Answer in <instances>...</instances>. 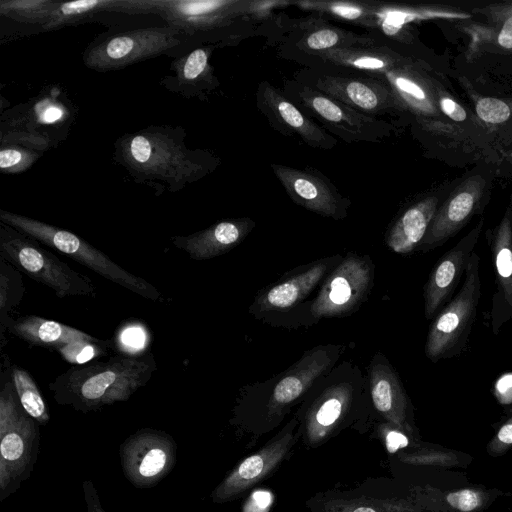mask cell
I'll return each instance as SVG.
<instances>
[{"instance_id": "6da1fadb", "label": "cell", "mask_w": 512, "mask_h": 512, "mask_svg": "<svg viewBox=\"0 0 512 512\" xmlns=\"http://www.w3.org/2000/svg\"><path fill=\"white\" fill-rule=\"evenodd\" d=\"M182 127L149 126L125 133L114 143V160L137 184L157 195L179 192L209 173L220 163L207 150H190Z\"/></svg>"}, {"instance_id": "7a4b0ae2", "label": "cell", "mask_w": 512, "mask_h": 512, "mask_svg": "<svg viewBox=\"0 0 512 512\" xmlns=\"http://www.w3.org/2000/svg\"><path fill=\"white\" fill-rule=\"evenodd\" d=\"M157 369L153 354L116 355L105 362L75 365L49 384L54 400L88 413L127 401Z\"/></svg>"}, {"instance_id": "3957f363", "label": "cell", "mask_w": 512, "mask_h": 512, "mask_svg": "<svg viewBox=\"0 0 512 512\" xmlns=\"http://www.w3.org/2000/svg\"><path fill=\"white\" fill-rule=\"evenodd\" d=\"M367 384L351 362H342L321 376L296 411L304 445L317 448L348 425L364 407Z\"/></svg>"}, {"instance_id": "277c9868", "label": "cell", "mask_w": 512, "mask_h": 512, "mask_svg": "<svg viewBox=\"0 0 512 512\" xmlns=\"http://www.w3.org/2000/svg\"><path fill=\"white\" fill-rule=\"evenodd\" d=\"M343 349L329 344L305 351L276 380L268 381V391L260 393V400L252 408L233 414L231 420L241 418L230 423L251 434L255 443L257 438L277 428L292 407L302 402L314 383L336 365Z\"/></svg>"}, {"instance_id": "5b68a950", "label": "cell", "mask_w": 512, "mask_h": 512, "mask_svg": "<svg viewBox=\"0 0 512 512\" xmlns=\"http://www.w3.org/2000/svg\"><path fill=\"white\" fill-rule=\"evenodd\" d=\"M39 451V424L21 406L9 367L0 391V502L31 477Z\"/></svg>"}, {"instance_id": "8992f818", "label": "cell", "mask_w": 512, "mask_h": 512, "mask_svg": "<svg viewBox=\"0 0 512 512\" xmlns=\"http://www.w3.org/2000/svg\"><path fill=\"white\" fill-rule=\"evenodd\" d=\"M0 220L147 300L161 303L165 301L162 293L151 283L126 271L104 252L68 230L2 209Z\"/></svg>"}, {"instance_id": "52a82bcc", "label": "cell", "mask_w": 512, "mask_h": 512, "mask_svg": "<svg viewBox=\"0 0 512 512\" xmlns=\"http://www.w3.org/2000/svg\"><path fill=\"white\" fill-rule=\"evenodd\" d=\"M0 258L51 288L59 298L96 295V287L89 277L41 247L37 240L3 222L0 224Z\"/></svg>"}, {"instance_id": "ba28073f", "label": "cell", "mask_w": 512, "mask_h": 512, "mask_svg": "<svg viewBox=\"0 0 512 512\" xmlns=\"http://www.w3.org/2000/svg\"><path fill=\"white\" fill-rule=\"evenodd\" d=\"M283 93L346 143L380 142L393 129L387 121L360 113L299 80L288 81Z\"/></svg>"}, {"instance_id": "9c48e42d", "label": "cell", "mask_w": 512, "mask_h": 512, "mask_svg": "<svg viewBox=\"0 0 512 512\" xmlns=\"http://www.w3.org/2000/svg\"><path fill=\"white\" fill-rule=\"evenodd\" d=\"M182 35L169 25L113 34L87 47L83 61L98 72L122 69L174 49L180 45Z\"/></svg>"}, {"instance_id": "30bf717a", "label": "cell", "mask_w": 512, "mask_h": 512, "mask_svg": "<svg viewBox=\"0 0 512 512\" xmlns=\"http://www.w3.org/2000/svg\"><path fill=\"white\" fill-rule=\"evenodd\" d=\"M300 438L296 413L260 449L239 461L210 494L214 504L234 501L273 475L290 457Z\"/></svg>"}, {"instance_id": "8fae6325", "label": "cell", "mask_w": 512, "mask_h": 512, "mask_svg": "<svg viewBox=\"0 0 512 512\" xmlns=\"http://www.w3.org/2000/svg\"><path fill=\"white\" fill-rule=\"evenodd\" d=\"M374 279V265L369 256L349 253L325 277L309 314L321 318L344 317L355 312L366 300Z\"/></svg>"}, {"instance_id": "7c38bea8", "label": "cell", "mask_w": 512, "mask_h": 512, "mask_svg": "<svg viewBox=\"0 0 512 512\" xmlns=\"http://www.w3.org/2000/svg\"><path fill=\"white\" fill-rule=\"evenodd\" d=\"M177 450V443L169 433L141 428L119 446L122 472L135 488H152L175 467Z\"/></svg>"}, {"instance_id": "4fadbf2b", "label": "cell", "mask_w": 512, "mask_h": 512, "mask_svg": "<svg viewBox=\"0 0 512 512\" xmlns=\"http://www.w3.org/2000/svg\"><path fill=\"white\" fill-rule=\"evenodd\" d=\"M479 263L478 255L472 252L466 265L461 289L429 328L425 354L432 361L444 357L464 336L473 322L481 296Z\"/></svg>"}, {"instance_id": "5bb4252c", "label": "cell", "mask_w": 512, "mask_h": 512, "mask_svg": "<svg viewBox=\"0 0 512 512\" xmlns=\"http://www.w3.org/2000/svg\"><path fill=\"white\" fill-rule=\"evenodd\" d=\"M271 169L288 196L297 205L334 220L347 217L350 200L319 171L280 164H271Z\"/></svg>"}, {"instance_id": "9a60e30c", "label": "cell", "mask_w": 512, "mask_h": 512, "mask_svg": "<svg viewBox=\"0 0 512 512\" xmlns=\"http://www.w3.org/2000/svg\"><path fill=\"white\" fill-rule=\"evenodd\" d=\"M307 85L373 117L404 109L390 86L380 78L317 74Z\"/></svg>"}, {"instance_id": "2e32d148", "label": "cell", "mask_w": 512, "mask_h": 512, "mask_svg": "<svg viewBox=\"0 0 512 512\" xmlns=\"http://www.w3.org/2000/svg\"><path fill=\"white\" fill-rule=\"evenodd\" d=\"M256 102L260 112L281 133L296 135L305 144L317 149L329 150L336 146L335 137L267 81L259 84Z\"/></svg>"}, {"instance_id": "e0dca14e", "label": "cell", "mask_w": 512, "mask_h": 512, "mask_svg": "<svg viewBox=\"0 0 512 512\" xmlns=\"http://www.w3.org/2000/svg\"><path fill=\"white\" fill-rule=\"evenodd\" d=\"M245 2L235 0H156L155 14L182 34L209 31L243 13Z\"/></svg>"}, {"instance_id": "ac0fdd59", "label": "cell", "mask_w": 512, "mask_h": 512, "mask_svg": "<svg viewBox=\"0 0 512 512\" xmlns=\"http://www.w3.org/2000/svg\"><path fill=\"white\" fill-rule=\"evenodd\" d=\"M341 260V256L321 259L267 288L255 298L250 313L260 318L291 310L304 300L325 279L331 267H335Z\"/></svg>"}, {"instance_id": "d6986e66", "label": "cell", "mask_w": 512, "mask_h": 512, "mask_svg": "<svg viewBox=\"0 0 512 512\" xmlns=\"http://www.w3.org/2000/svg\"><path fill=\"white\" fill-rule=\"evenodd\" d=\"M368 389L372 405L382 419L404 432L410 431L408 397L397 373L382 353L375 354L370 362Z\"/></svg>"}, {"instance_id": "ffe728a7", "label": "cell", "mask_w": 512, "mask_h": 512, "mask_svg": "<svg viewBox=\"0 0 512 512\" xmlns=\"http://www.w3.org/2000/svg\"><path fill=\"white\" fill-rule=\"evenodd\" d=\"M485 186L481 177L467 179L437 210L426 235L423 250L435 247L458 232L474 212Z\"/></svg>"}, {"instance_id": "44dd1931", "label": "cell", "mask_w": 512, "mask_h": 512, "mask_svg": "<svg viewBox=\"0 0 512 512\" xmlns=\"http://www.w3.org/2000/svg\"><path fill=\"white\" fill-rule=\"evenodd\" d=\"M481 224L451 248L431 271L424 289L426 318L434 316L453 291L479 238Z\"/></svg>"}, {"instance_id": "7402d4cb", "label": "cell", "mask_w": 512, "mask_h": 512, "mask_svg": "<svg viewBox=\"0 0 512 512\" xmlns=\"http://www.w3.org/2000/svg\"><path fill=\"white\" fill-rule=\"evenodd\" d=\"M254 226L250 218L226 219L187 236H172L170 240L191 259L208 260L236 247Z\"/></svg>"}, {"instance_id": "603a6c76", "label": "cell", "mask_w": 512, "mask_h": 512, "mask_svg": "<svg viewBox=\"0 0 512 512\" xmlns=\"http://www.w3.org/2000/svg\"><path fill=\"white\" fill-rule=\"evenodd\" d=\"M305 505L311 512H417L407 499L336 490L316 493Z\"/></svg>"}, {"instance_id": "cb8c5ba5", "label": "cell", "mask_w": 512, "mask_h": 512, "mask_svg": "<svg viewBox=\"0 0 512 512\" xmlns=\"http://www.w3.org/2000/svg\"><path fill=\"white\" fill-rule=\"evenodd\" d=\"M212 50L213 46L198 47L175 60V76L166 77L162 84L184 97L205 96L219 85L209 62Z\"/></svg>"}, {"instance_id": "d4e9b609", "label": "cell", "mask_w": 512, "mask_h": 512, "mask_svg": "<svg viewBox=\"0 0 512 512\" xmlns=\"http://www.w3.org/2000/svg\"><path fill=\"white\" fill-rule=\"evenodd\" d=\"M438 199L426 197L406 209L386 234V245L398 254L411 253L423 240L437 212Z\"/></svg>"}, {"instance_id": "484cf974", "label": "cell", "mask_w": 512, "mask_h": 512, "mask_svg": "<svg viewBox=\"0 0 512 512\" xmlns=\"http://www.w3.org/2000/svg\"><path fill=\"white\" fill-rule=\"evenodd\" d=\"M324 62L363 71L376 77L393 69L408 67L405 59L384 47L354 46L314 54Z\"/></svg>"}, {"instance_id": "4316f807", "label": "cell", "mask_w": 512, "mask_h": 512, "mask_svg": "<svg viewBox=\"0 0 512 512\" xmlns=\"http://www.w3.org/2000/svg\"><path fill=\"white\" fill-rule=\"evenodd\" d=\"M123 12L129 14L152 13L151 0H79L71 2L57 1L50 21L43 28L57 29L83 21L99 12Z\"/></svg>"}, {"instance_id": "83f0119b", "label": "cell", "mask_w": 512, "mask_h": 512, "mask_svg": "<svg viewBox=\"0 0 512 512\" xmlns=\"http://www.w3.org/2000/svg\"><path fill=\"white\" fill-rule=\"evenodd\" d=\"M7 330L32 345L55 349L74 341L94 338L74 327L35 315L13 319Z\"/></svg>"}, {"instance_id": "f1b7e54d", "label": "cell", "mask_w": 512, "mask_h": 512, "mask_svg": "<svg viewBox=\"0 0 512 512\" xmlns=\"http://www.w3.org/2000/svg\"><path fill=\"white\" fill-rule=\"evenodd\" d=\"M49 146L43 134L25 130L1 133L0 170L3 174H18L29 169Z\"/></svg>"}, {"instance_id": "f546056e", "label": "cell", "mask_w": 512, "mask_h": 512, "mask_svg": "<svg viewBox=\"0 0 512 512\" xmlns=\"http://www.w3.org/2000/svg\"><path fill=\"white\" fill-rule=\"evenodd\" d=\"M375 78L382 79L390 86L404 108L425 113L433 111L426 90L409 66L393 69Z\"/></svg>"}, {"instance_id": "4dcf8cb0", "label": "cell", "mask_w": 512, "mask_h": 512, "mask_svg": "<svg viewBox=\"0 0 512 512\" xmlns=\"http://www.w3.org/2000/svg\"><path fill=\"white\" fill-rule=\"evenodd\" d=\"M374 39L336 27H318L304 34L300 39L301 50L310 51L312 55L335 49L354 46H373Z\"/></svg>"}, {"instance_id": "1f68e13d", "label": "cell", "mask_w": 512, "mask_h": 512, "mask_svg": "<svg viewBox=\"0 0 512 512\" xmlns=\"http://www.w3.org/2000/svg\"><path fill=\"white\" fill-rule=\"evenodd\" d=\"M492 249L503 298L512 308V227L508 216L502 219L497 228Z\"/></svg>"}, {"instance_id": "d6a6232c", "label": "cell", "mask_w": 512, "mask_h": 512, "mask_svg": "<svg viewBox=\"0 0 512 512\" xmlns=\"http://www.w3.org/2000/svg\"><path fill=\"white\" fill-rule=\"evenodd\" d=\"M25 293V286L21 272L10 263L0 260V340L1 347L4 344V333L8 329L13 318V311L21 302Z\"/></svg>"}, {"instance_id": "836d02e7", "label": "cell", "mask_w": 512, "mask_h": 512, "mask_svg": "<svg viewBox=\"0 0 512 512\" xmlns=\"http://www.w3.org/2000/svg\"><path fill=\"white\" fill-rule=\"evenodd\" d=\"M11 377L23 409L39 424L50 421L49 407L32 376L17 365L10 366Z\"/></svg>"}, {"instance_id": "e575fe53", "label": "cell", "mask_w": 512, "mask_h": 512, "mask_svg": "<svg viewBox=\"0 0 512 512\" xmlns=\"http://www.w3.org/2000/svg\"><path fill=\"white\" fill-rule=\"evenodd\" d=\"M298 4L302 8L316 10L357 25L375 27L379 21V7L374 6L372 3L317 1L300 2Z\"/></svg>"}, {"instance_id": "d590c367", "label": "cell", "mask_w": 512, "mask_h": 512, "mask_svg": "<svg viewBox=\"0 0 512 512\" xmlns=\"http://www.w3.org/2000/svg\"><path fill=\"white\" fill-rule=\"evenodd\" d=\"M54 0H1L0 14L24 24H39L44 27L51 18Z\"/></svg>"}, {"instance_id": "8d00e7d4", "label": "cell", "mask_w": 512, "mask_h": 512, "mask_svg": "<svg viewBox=\"0 0 512 512\" xmlns=\"http://www.w3.org/2000/svg\"><path fill=\"white\" fill-rule=\"evenodd\" d=\"M109 342L92 338L65 344L57 349L61 357L68 363L83 365L107 354Z\"/></svg>"}, {"instance_id": "74e56055", "label": "cell", "mask_w": 512, "mask_h": 512, "mask_svg": "<svg viewBox=\"0 0 512 512\" xmlns=\"http://www.w3.org/2000/svg\"><path fill=\"white\" fill-rule=\"evenodd\" d=\"M476 113L484 122L500 124L509 119L511 109L507 103L500 99L484 97L477 101Z\"/></svg>"}, {"instance_id": "f35d334b", "label": "cell", "mask_w": 512, "mask_h": 512, "mask_svg": "<svg viewBox=\"0 0 512 512\" xmlns=\"http://www.w3.org/2000/svg\"><path fill=\"white\" fill-rule=\"evenodd\" d=\"M483 499L480 491L468 488L450 492L446 495L448 505L459 512L477 510L482 505Z\"/></svg>"}, {"instance_id": "ab89813d", "label": "cell", "mask_w": 512, "mask_h": 512, "mask_svg": "<svg viewBox=\"0 0 512 512\" xmlns=\"http://www.w3.org/2000/svg\"><path fill=\"white\" fill-rule=\"evenodd\" d=\"M512 445V417L498 430L495 438L489 445L491 453H500Z\"/></svg>"}, {"instance_id": "60d3db41", "label": "cell", "mask_w": 512, "mask_h": 512, "mask_svg": "<svg viewBox=\"0 0 512 512\" xmlns=\"http://www.w3.org/2000/svg\"><path fill=\"white\" fill-rule=\"evenodd\" d=\"M82 489L87 512H109L103 507L98 491L91 480H84Z\"/></svg>"}, {"instance_id": "b9f144b4", "label": "cell", "mask_w": 512, "mask_h": 512, "mask_svg": "<svg viewBox=\"0 0 512 512\" xmlns=\"http://www.w3.org/2000/svg\"><path fill=\"white\" fill-rule=\"evenodd\" d=\"M495 395L503 404L512 402V373L503 374L495 383Z\"/></svg>"}, {"instance_id": "7bdbcfd3", "label": "cell", "mask_w": 512, "mask_h": 512, "mask_svg": "<svg viewBox=\"0 0 512 512\" xmlns=\"http://www.w3.org/2000/svg\"><path fill=\"white\" fill-rule=\"evenodd\" d=\"M145 334L142 328L137 326L127 327L121 334V342L130 349H136L143 346Z\"/></svg>"}, {"instance_id": "ee69618b", "label": "cell", "mask_w": 512, "mask_h": 512, "mask_svg": "<svg viewBox=\"0 0 512 512\" xmlns=\"http://www.w3.org/2000/svg\"><path fill=\"white\" fill-rule=\"evenodd\" d=\"M440 107L443 113L454 121L462 122L467 117L465 109L449 97L441 98Z\"/></svg>"}, {"instance_id": "f6af8a7d", "label": "cell", "mask_w": 512, "mask_h": 512, "mask_svg": "<svg viewBox=\"0 0 512 512\" xmlns=\"http://www.w3.org/2000/svg\"><path fill=\"white\" fill-rule=\"evenodd\" d=\"M497 41L499 45L505 49H512V16L506 19L504 22Z\"/></svg>"}]
</instances>
